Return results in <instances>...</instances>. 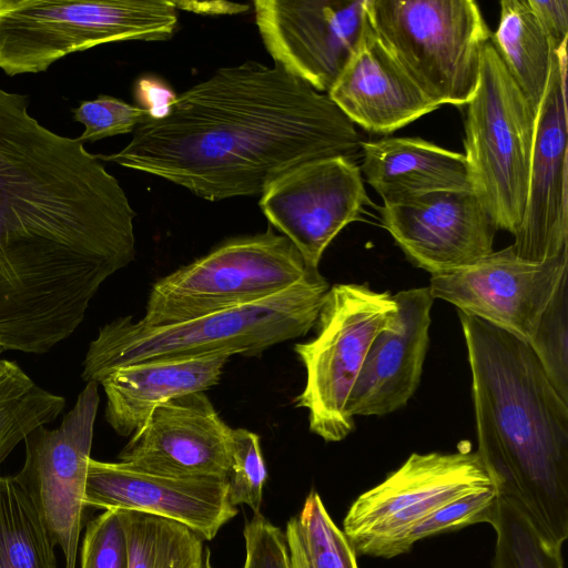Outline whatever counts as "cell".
Returning a JSON list of instances; mask_svg holds the SVG:
<instances>
[{"mask_svg": "<svg viewBox=\"0 0 568 568\" xmlns=\"http://www.w3.org/2000/svg\"><path fill=\"white\" fill-rule=\"evenodd\" d=\"M81 568H129L128 540L119 509H106L85 527Z\"/></svg>", "mask_w": 568, "mask_h": 568, "instance_id": "32", "label": "cell"}, {"mask_svg": "<svg viewBox=\"0 0 568 568\" xmlns=\"http://www.w3.org/2000/svg\"><path fill=\"white\" fill-rule=\"evenodd\" d=\"M393 296L397 312L372 342L348 398L346 410L352 418L393 413L407 404L419 385L434 298L428 287Z\"/></svg>", "mask_w": 568, "mask_h": 568, "instance_id": "19", "label": "cell"}, {"mask_svg": "<svg viewBox=\"0 0 568 568\" xmlns=\"http://www.w3.org/2000/svg\"><path fill=\"white\" fill-rule=\"evenodd\" d=\"M471 372L477 455L497 493L549 541L568 538V403L530 346L458 311Z\"/></svg>", "mask_w": 568, "mask_h": 568, "instance_id": "3", "label": "cell"}, {"mask_svg": "<svg viewBox=\"0 0 568 568\" xmlns=\"http://www.w3.org/2000/svg\"><path fill=\"white\" fill-rule=\"evenodd\" d=\"M362 171L384 204L438 191H473L462 153L420 138H383L361 143Z\"/></svg>", "mask_w": 568, "mask_h": 568, "instance_id": "22", "label": "cell"}, {"mask_svg": "<svg viewBox=\"0 0 568 568\" xmlns=\"http://www.w3.org/2000/svg\"><path fill=\"white\" fill-rule=\"evenodd\" d=\"M84 507L142 511L181 523L213 539L237 515L226 479L156 475L125 463L90 458Z\"/></svg>", "mask_w": 568, "mask_h": 568, "instance_id": "17", "label": "cell"}, {"mask_svg": "<svg viewBox=\"0 0 568 568\" xmlns=\"http://www.w3.org/2000/svg\"><path fill=\"white\" fill-rule=\"evenodd\" d=\"M255 21L274 63L327 93L371 29L366 0H256Z\"/></svg>", "mask_w": 568, "mask_h": 568, "instance_id": "12", "label": "cell"}, {"mask_svg": "<svg viewBox=\"0 0 568 568\" xmlns=\"http://www.w3.org/2000/svg\"><path fill=\"white\" fill-rule=\"evenodd\" d=\"M231 430L204 392L187 394L155 408L119 462L170 477L227 479Z\"/></svg>", "mask_w": 568, "mask_h": 568, "instance_id": "18", "label": "cell"}, {"mask_svg": "<svg viewBox=\"0 0 568 568\" xmlns=\"http://www.w3.org/2000/svg\"><path fill=\"white\" fill-rule=\"evenodd\" d=\"M567 47L556 51L536 114L524 219L510 245L541 262L568 248Z\"/></svg>", "mask_w": 568, "mask_h": 568, "instance_id": "15", "label": "cell"}, {"mask_svg": "<svg viewBox=\"0 0 568 568\" xmlns=\"http://www.w3.org/2000/svg\"><path fill=\"white\" fill-rule=\"evenodd\" d=\"M497 503L498 493L495 487L456 498L417 524L409 534V545L413 547L420 539L479 523L491 525Z\"/></svg>", "mask_w": 568, "mask_h": 568, "instance_id": "30", "label": "cell"}, {"mask_svg": "<svg viewBox=\"0 0 568 568\" xmlns=\"http://www.w3.org/2000/svg\"><path fill=\"white\" fill-rule=\"evenodd\" d=\"M135 216L98 155L0 89V347L43 354L74 333L134 260Z\"/></svg>", "mask_w": 568, "mask_h": 568, "instance_id": "1", "label": "cell"}, {"mask_svg": "<svg viewBox=\"0 0 568 568\" xmlns=\"http://www.w3.org/2000/svg\"><path fill=\"white\" fill-rule=\"evenodd\" d=\"M536 114L487 41L467 103L465 158L471 187L497 229L516 234L526 209Z\"/></svg>", "mask_w": 568, "mask_h": 568, "instance_id": "7", "label": "cell"}, {"mask_svg": "<svg viewBox=\"0 0 568 568\" xmlns=\"http://www.w3.org/2000/svg\"><path fill=\"white\" fill-rule=\"evenodd\" d=\"M367 201L361 169L353 160L334 156L283 174L264 191L260 206L306 265L318 270L326 247L346 225L359 219Z\"/></svg>", "mask_w": 568, "mask_h": 568, "instance_id": "14", "label": "cell"}, {"mask_svg": "<svg viewBox=\"0 0 568 568\" xmlns=\"http://www.w3.org/2000/svg\"><path fill=\"white\" fill-rule=\"evenodd\" d=\"M99 400L98 383L89 382L57 428H33L23 439L24 462L14 475L61 548L65 568L77 564Z\"/></svg>", "mask_w": 568, "mask_h": 568, "instance_id": "11", "label": "cell"}, {"mask_svg": "<svg viewBox=\"0 0 568 568\" xmlns=\"http://www.w3.org/2000/svg\"><path fill=\"white\" fill-rule=\"evenodd\" d=\"M3 352H4L3 348L0 347V354L3 353Z\"/></svg>", "mask_w": 568, "mask_h": 568, "instance_id": "38", "label": "cell"}, {"mask_svg": "<svg viewBox=\"0 0 568 568\" xmlns=\"http://www.w3.org/2000/svg\"><path fill=\"white\" fill-rule=\"evenodd\" d=\"M371 27L419 90L436 105H464L490 40L473 0H366Z\"/></svg>", "mask_w": 568, "mask_h": 568, "instance_id": "6", "label": "cell"}, {"mask_svg": "<svg viewBox=\"0 0 568 568\" xmlns=\"http://www.w3.org/2000/svg\"><path fill=\"white\" fill-rule=\"evenodd\" d=\"M72 113L73 119L85 128L78 138L81 142H95L103 138L130 133L152 118L146 109L109 95L83 101L78 108L72 109Z\"/></svg>", "mask_w": 568, "mask_h": 568, "instance_id": "31", "label": "cell"}, {"mask_svg": "<svg viewBox=\"0 0 568 568\" xmlns=\"http://www.w3.org/2000/svg\"><path fill=\"white\" fill-rule=\"evenodd\" d=\"M171 1L176 9L210 14L237 13L246 11L248 9V7L245 4L225 1Z\"/></svg>", "mask_w": 568, "mask_h": 568, "instance_id": "36", "label": "cell"}, {"mask_svg": "<svg viewBox=\"0 0 568 568\" xmlns=\"http://www.w3.org/2000/svg\"><path fill=\"white\" fill-rule=\"evenodd\" d=\"M555 51L567 47L568 0H528Z\"/></svg>", "mask_w": 568, "mask_h": 568, "instance_id": "35", "label": "cell"}, {"mask_svg": "<svg viewBox=\"0 0 568 568\" xmlns=\"http://www.w3.org/2000/svg\"><path fill=\"white\" fill-rule=\"evenodd\" d=\"M54 546L21 483L0 476V568H57Z\"/></svg>", "mask_w": 568, "mask_h": 568, "instance_id": "24", "label": "cell"}, {"mask_svg": "<svg viewBox=\"0 0 568 568\" xmlns=\"http://www.w3.org/2000/svg\"><path fill=\"white\" fill-rule=\"evenodd\" d=\"M397 312L394 296L368 284L329 287L316 320V336L294 345L306 371L296 407L308 410L310 429L325 442H341L353 432L348 398L376 335Z\"/></svg>", "mask_w": 568, "mask_h": 568, "instance_id": "9", "label": "cell"}, {"mask_svg": "<svg viewBox=\"0 0 568 568\" xmlns=\"http://www.w3.org/2000/svg\"><path fill=\"white\" fill-rule=\"evenodd\" d=\"M44 423V413L37 402L0 377V465L33 428Z\"/></svg>", "mask_w": 568, "mask_h": 568, "instance_id": "33", "label": "cell"}, {"mask_svg": "<svg viewBox=\"0 0 568 568\" xmlns=\"http://www.w3.org/2000/svg\"><path fill=\"white\" fill-rule=\"evenodd\" d=\"M490 42L535 114L539 109L556 51L528 0H503Z\"/></svg>", "mask_w": 568, "mask_h": 568, "instance_id": "23", "label": "cell"}, {"mask_svg": "<svg viewBox=\"0 0 568 568\" xmlns=\"http://www.w3.org/2000/svg\"><path fill=\"white\" fill-rule=\"evenodd\" d=\"M296 521L308 568H358L353 546L315 490L307 495Z\"/></svg>", "mask_w": 568, "mask_h": 568, "instance_id": "27", "label": "cell"}, {"mask_svg": "<svg viewBox=\"0 0 568 568\" xmlns=\"http://www.w3.org/2000/svg\"><path fill=\"white\" fill-rule=\"evenodd\" d=\"M493 568H565L561 548L539 532L527 514L498 494Z\"/></svg>", "mask_w": 568, "mask_h": 568, "instance_id": "26", "label": "cell"}, {"mask_svg": "<svg viewBox=\"0 0 568 568\" xmlns=\"http://www.w3.org/2000/svg\"><path fill=\"white\" fill-rule=\"evenodd\" d=\"M244 568H292L285 531L261 513L246 521Z\"/></svg>", "mask_w": 568, "mask_h": 568, "instance_id": "34", "label": "cell"}, {"mask_svg": "<svg viewBox=\"0 0 568 568\" xmlns=\"http://www.w3.org/2000/svg\"><path fill=\"white\" fill-rule=\"evenodd\" d=\"M226 480L231 505H246L254 514L260 513L266 468L260 437L255 433L244 428H232Z\"/></svg>", "mask_w": 568, "mask_h": 568, "instance_id": "29", "label": "cell"}, {"mask_svg": "<svg viewBox=\"0 0 568 568\" xmlns=\"http://www.w3.org/2000/svg\"><path fill=\"white\" fill-rule=\"evenodd\" d=\"M354 123L307 82L274 63L224 67L140 124L99 160L149 173L207 201L262 195L301 164L362 155Z\"/></svg>", "mask_w": 568, "mask_h": 568, "instance_id": "2", "label": "cell"}, {"mask_svg": "<svg viewBox=\"0 0 568 568\" xmlns=\"http://www.w3.org/2000/svg\"><path fill=\"white\" fill-rule=\"evenodd\" d=\"M329 287L316 271L270 297L174 324L150 326L131 315L118 317L90 342L81 377L99 384L114 369L142 362L261 354L305 335Z\"/></svg>", "mask_w": 568, "mask_h": 568, "instance_id": "4", "label": "cell"}, {"mask_svg": "<svg viewBox=\"0 0 568 568\" xmlns=\"http://www.w3.org/2000/svg\"><path fill=\"white\" fill-rule=\"evenodd\" d=\"M230 357L150 361L114 369L99 383L106 396L108 424L119 435L132 436L159 406L216 385Z\"/></svg>", "mask_w": 568, "mask_h": 568, "instance_id": "21", "label": "cell"}, {"mask_svg": "<svg viewBox=\"0 0 568 568\" xmlns=\"http://www.w3.org/2000/svg\"><path fill=\"white\" fill-rule=\"evenodd\" d=\"M327 95L354 125L381 134L439 108L412 81L372 27Z\"/></svg>", "mask_w": 568, "mask_h": 568, "instance_id": "20", "label": "cell"}, {"mask_svg": "<svg viewBox=\"0 0 568 568\" xmlns=\"http://www.w3.org/2000/svg\"><path fill=\"white\" fill-rule=\"evenodd\" d=\"M567 275L568 248L532 262L508 246L464 267L432 275L428 288L434 300L446 301L528 343Z\"/></svg>", "mask_w": 568, "mask_h": 568, "instance_id": "13", "label": "cell"}, {"mask_svg": "<svg viewBox=\"0 0 568 568\" xmlns=\"http://www.w3.org/2000/svg\"><path fill=\"white\" fill-rule=\"evenodd\" d=\"M568 277L544 311L527 343L549 382L568 403Z\"/></svg>", "mask_w": 568, "mask_h": 568, "instance_id": "28", "label": "cell"}, {"mask_svg": "<svg viewBox=\"0 0 568 568\" xmlns=\"http://www.w3.org/2000/svg\"><path fill=\"white\" fill-rule=\"evenodd\" d=\"M318 270L293 243L268 227L231 239L155 282L140 321L174 324L275 295Z\"/></svg>", "mask_w": 568, "mask_h": 568, "instance_id": "8", "label": "cell"}, {"mask_svg": "<svg viewBox=\"0 0 568 568\" xmlns=\"http://www.w3.org/2000/svg\"><path fill=\"white\" fill-rule=\"evenodd\" d=\"M285 536L288 545V552L292 568H308L304 549L300 539L296 516L292 517L285 529Z\"/></svg>", "mask_w": 568, "mask_h": 568, "instance_id": "37", "label": "cell"}, {"mask_svg": "<svg viewBox=\"0 0 568 568\" xmlns=\"http://www.w3.org/2000/svg\"><path fill=\"white\" fill-rule=\"evenodd\" d=\"M176 23L171 0H0V69L43 72L95 45L168 40Z\"/></svg>", "mask_w": 568, "mask_h": 568, "instance_id": "5", "label": "cell"}, {"mask_svg": "<svg viewBox=\"0 0 568 568\" xmlns=\"http://www.w3.org/2000/svg\"><path fill=\"white\" fill-rule=\"evenodd\" d=\"M378 210L383 226L406 257L432 275L494 252L498 229L474 191H438Z\"/></svg>", "mask_w": 568, "mask_h": 568, "instance_id": "16", "label": "cell"}, {"mask_svg": "<svg viewBox=\"0 0 568 568\" xmlns=\"http://www.w3.org/2000/svg\"><path fill=\"white\" fill-rule=\"evenodd\" d=\"M129 568H204L203 538L187 526L160 516L119 509Z\"/></svg>", "mask_w": 568, "mask_h": 568, "instance_id": "25", "label": "cell"}, {"mask_svg": "<svg viewBox=\"0 0 568 568\" xmlns=\"http://www.w3.org/2000/svg\"><path fill=\"white\" fill-rule=\"evenodd\" d=\"M495 487L477 453H413L382 483L361 494L343 520L356 555L394 558L410 550L414 527L447 503Z\"/></svg>", "mask_w": 568, "mask_h": 568, "instance_id": "10", "label": "cell"}]
</instances>
